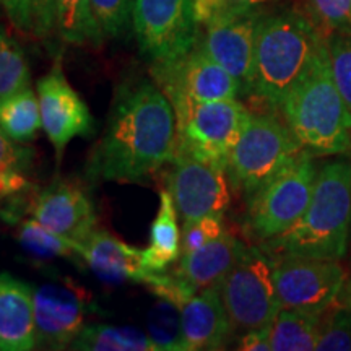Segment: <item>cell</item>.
<instances>
[{"instance_id": "obj_1", "label": "cell", "mask_w": 351, "mask_h": 351, "mask_svg": "<svg viewBox=\"0 0 351 351\" xmlns=\"http://www.w3.org/2000/svg\"><path fill=\"white\" fill-rule=\"evenodd\" d=\"M178 156V119L173 103L155 80L122 83L108 125L88 158L93 182H138Z\"/></svg>"}, {"instance_id": "obj_2", "label": "cell", "mask_w": 351, "mask_h": 351, "mask_svg": "<svg viewBox=\"0 0 351 351\" xmlns=\"http://www.w3.org/2000/svg\"><path fill=\"white\" fill-rule=\"evenodd\" d=\"M351 243V158L328 160L317 169L313 199L296 225L261 244L269 256L343 261Z\"/></svg>"}, {"instance_id": "obj_3", "label": "cell", "mask_w": 351, "mask_h": 351, "mask_svg": "<svg viewBox=\"0 0 351 351\" xmlns=\"http://www.w3.org/2000/svg\"><path fill=\"white\" fill-rule=\"evenodd\" d=\"M278 109L311 155L340 156L351 152V112L333 80L327 38Z\"/></svg>"}, {"instance_id": "obj_4", "label": "cell", "mask_w": 351, "mask_h": 351, "mask_svg": "<svg viewBox=\"0 0 351 351\" xmlns=\"http://www.w3.org/2000/svg\"><path fill=\"white\" fill-rule=\"evenodd\" d=\"M326 34L302 13L282 10L262 13L257 25L252 82L249 96L278 109L300 80Z\"/></svg>"}, {"instance_id": "obj_5", "label": "cell", "mask_w": 351, "mask_h": 351, "mask_svg": "<svg viewBox=\"0 0 351 351\" xmlns=\"http://www.w3.org/2000/svg\"><path fill=\"white\" fill-rule=\"evenodd\" d=\"M302 150L283 117L251 111L226 166L232 192L247 202Z\"/></svg>"}, {"instance_id": "obj_6", "label": "cell", "mask_w": 351, "mask_h": 351, "mask_svg": "<svg viewBox=\"0 0 351 351\" xmlns=\"http://www.w3.org/2000/svg\"><path fill=\"white\" fill-rule=\"evenodd\" d=\"M314 158L302 150L245 202L243 230L251 243L261 245L300 221L309 207L317 179L319 166Z\"/></svg>"}, {"instance_id": "obj_7", "label": "cell", "mask_w": 351, "mask_h": 351, "mask_svg": "<svg viewBox=\"0 0 351 351\" xmlns=\"http://www.w3.org/2000/svg\"><path fill=\"white\" fill-rule=\"evenodd\" d=\"M174 111L178 119V155L226 171L232 148L251 114L245 104L238 98L215 99L184 104Z\"/></svg>"}, {"instance_id": "obj_8", "label": "cell", "mask_w": 351, "mask_h": 351, "mask_svg": "<svg viewBox=\"0 0 351 351\" xmlns=\"http://www.w3.org/2000/svg\"><path fill=\"white\" fill-rule=\"evenodd\" d=\"M219 291L236 332L270 326L282 309L274 280V258L257 244L244 245L219 283Z\"/></svg>"}, {"instance_id": "obj_9", "label": "cell", "mask_w": 351, "mask_h": 351, "mask_svg": "<svg viewBox=\"0 0 351 351\" xmlns=\"http://www.w3.org/2000/svg\"><path fill=\"white\" fill-rule=\"evenodd\" d=\"M150 75L174 109L189 103L234 99L243 96L239 82L210 57L199 44L186 54L153 62Z\"/></svg>"}, {"instance_id": "obj_10", "label": "cell", "mask_w": 351, "mask_h": 351, "mask_svg": "<svg viewBox=\"0 0 351 351\" xmlns=\"http://www.w3.org/2000/svg\"><path fill=\"white\" fill-rule=\"evenodd\" d=\"M138 47L150 62H161L194 49L199 39L194 0H134Z\"/></svg>"}, {"instance_id": "obj_11", "label": "cell", "mask_w": 351, "mask_h": 351, "mask_svg": "<svg viewBox=\"0 0 351 351\" xmlns=\"http://www.w3.org/2000/svg\"><path fill=\"white\" fill-rule=\"evenodd\" d=\"M282 307L324 314L339 301L346 282L340 261L298 256H270Z\"/></svg>"}, {"instance_id": "obj_12", "label": "cell", "mask_w": 351, "mask_h": 351, "mask_svg": "<svg viewBox=\"0 0 351 351\" xmlns=\"http://www.w3.org/2000/svg\"><path fill=\"white\" fill-rule=\"evenodd\" d=\"M165 181L182 225L207 215L225 213L231 204L232 189L226 171L191 156H176Z\"/></svg>"}, {"instance_id": "obj_13", "label": "cell", "mask_w": 351, "mask_h": 351, "mask_svg": "<svg viewBox=\"0 0 351 351\" xmlns=\"http://www.w3.org/2000/svg\"><path fill=\"white\" fill-rule=\"evenodd\" d=\"M263 12H228L213 16L204 25L197 44L226 69L243 88V96L251 93L254 49L257 25Z\"/></svg>"}, {"instance_id": "obj_14", "label": "cell", "mask_w": 351, "mask_h": 351, "mask_svg": "<svg viewBox=\"0 0 351 351\" xmlns=\"http://www.w3.org/2000/svg\"><path fill=\"white\" fill-rule=\"evenodd\" d=\"M36 93L43 129L54 147L57 161H60L73 138L91 137L95 134V119L85 101L65 78L60 62H56L49 73L39 78Z\"/></svg>"}, {"instance_id": "obj_15", "label": "cell", "mask_w": 351, "mask_h": 351, "mask_svg": "<svg viewBox=\"0 0 351 351\" xmlns=\"http://www.w3.org/2000/svg\"><path fill=\"white\" fill-rule=\"evenodd\" d=\"M85 293L69 283H46L34 289L36 350L70 348L86 326Z\"/></svg>"}, {"instance_id": "obj_16", "label": "cell", "mask_w": 351, "mask_h": 351, "mask_svg": "<svg viewBox=\"0 0 351 351\" xmlns=\"http://www.w3.org/2000/svg\"><path fill=\"white\" fill-rule=\"evenodd\" d=\"M29 215L43 226L77 243L90 234L98 223L93 200L88 192L78 184L64 179H56L38 192Z\"/></svg>"}, {"instance_id": "obj_17", "label": "cell", "mask_w": 351, "mask_h": 351, "mask_svg": "<svg viewBox=\"0 0 351 351\" xmlns=\"http://www.w3.org/2000/svg\"><path fill=\"white\" fill-rule=\"evenodd\" d=\"M184 351H215L230 345L236 328L223 302L219 283L200 289L181 306Z\"/></svg>"}, {"instance_id": "obj_18", "label": "cell", "mask_w": 351, "mask_h": 351, "mask_svg": "<svg viewBox=\"0 0 351 351\" xmlns=\"http://www.w3.org/2000/svg\"><path fill=\"white\" fill-rule=\"evenodd\" d=\"M78 257L86 263L88 269L108 282L129 280L152 288L160 276L143 267L142 249H135L98 226L78 241Z\"/></svg>"}, {"instance_id": "obj_19", "label": "cell", "mask_w": 351, "mask_h": 351, "mask_svg": "<svg viewBox=\"0 0 351 351\" xmlns=\"http://www.w3.org/2000/svg\"><path fill=\"white\" fill-rule=\"evenodd\" d=\"M244 245V241H241L234 232L226 230L218 239L204 247L182 254L178 265L171 269V271L187 300L200 289L221 283V280L238 261Z\"/></svg>"}, {"instance_id": "obj_20", "label": "cell", "mask_w": 351, "mask_h": 351, "mask_svg": "<svg viewBox=\"0 0 351 351\" xmlns=\"http://www.w3.org/2000/svg\"><path fill=\"white\" fill-rule=\"evenodd\" d=\"M0 350H36L34 289L8 271L0 276Z\"/></svg>"}, {"instance_id": "obj_21", "label": "cell", "mask_w": 351, "mask_h": 351, "mask_svg": "<svg viewBox=\"0 0 351 351\" xmlns=\"http://www.w3.org/2000/svg\"><path fill=\"white\" fill-rule=\"evenodd\" d=\"M178 210L168 189L160 192V208L150 230V245L142 249V263L148 271L163 274L182 256Z\"/></svg>"}, {"instance_id": "obj_22", "label": "cell", "mask_w": 351, "mask_h": 351, "mask_svg": "<svg viewBox=\"0 0 351 351\" xmlns=\"http://www.w3.org/2000/svg\"><path fill=\"white\" fill-rule=\"evenodd\" d=\"M78 351H160L150 335L135 327L86 324L72 341Z\"/></svg>"}, {"instance_id": "obj_23", "label": "cell", "mask_w": 351, "mask_h": 351, "mask_svg": "<svg viewBox=\"0 0 351 351\" xmlns=\"http://www.w3.org/2000/svg\"><path fill=\"white\" fill-rule=\"evenodd\" d=\"M322 314L282 307L271 324V351L317 350Z\"/></svg>"}, {"instance_id": "obj_24", "label": "cell", "mask_w": 351, "mask_h": 351, "mask_svg": "<svg viewBox=\"0 0 351 351\" xmlns=\"http://www.w3.org/2000/svg\"><path fill=\"white\" fill-rule=\"evenodd\" d=\"M41 127L39 98L32 86L0 103V134L15 142L26 143L36 138Z\"/></svg>"}, {"instance_id": "obj_25", "label": "cell", "mask_w": 351, "mask_h": 351, "mask_svg": "<svg viewBox=\"0 0 351 351\" xmlns=\"http://www.w3.org/2000/svg\"><path fill=\"white\" fill-rule=\"evenodd\" d=\"M57 33L73 46L99 47L104 41L91 0H57Z\"/></svg>"}, {"instance_id": "obj_26", "label": "cell", "mask_w": 351, "mask_h": 351, "mask_svg": "<svg viewBox=\"0 0 351 351\" xmlns=\"http://www.w3.org/2000/svg\"><path fill=\"white\" fill-rule=\"evenodd\" d=\"M32 86L28 60L20 44L2 29L0 34V103Z\"/></svg>"}, {"instance_id": "obj_27", "label": "cell", "mask_w": 351, "mask_h": 351, "mask_svg": "<svg viewBox=\"0 0 351 351\" xmlns=\"http://www.w3.org/2000/svg\"><path fill=\"white\" fill-rule=\"evenodd\" d=\"M20 244L32 256L49 257H78V243L51 231L36 219H25L20 225Z\"/></svg>"}, {"instance_id": "obj_28", "label": "cell", "mask_w": 351, "mask_h": 351, "mask_svg": "<svg viewBox=\"0 0 351 351\" xmlns=\"http://www.w3.org/2000/svg\"><path fill=\"white\" fill-rule=\"evenodd\" d=\"M148 335L160 351H184L181 307L160 298L148 320Z\"/></svg>"}, {"instance_id": "obj_29", "label": "cell", "mask_w": 351, "mask_h": 351, "mask_svg": "<svg viewBox=\"0 0 351 351\" xmlns=\"http://www.w3.org/2000/svg\"><path fill=\"white\" fill-rule=\"evenodd\" d=\"M317 350H351V309L335 302L322 314L319 327Z\"/></svg>"}, {"instance_id": "obj_30", "label": "cell", "mask_w": 351, "mask_h": 351, "mask_svg": "<svg viewBox=\"0 0 351 351\" xmlns=\"http://www.w3.org/2000/svg\"><path fill=\"white\" fill-rule=\"evenodd\" d=\"M309 19L326 36L351 33V0H306Z\"/></svg>"}, {"instance_id": "obj_31", "label": "cell", "mask_w": 351, "mask_h": 351, "mask_svg": "<svg viewBox=\"0 0 351 351\" xmlns=\"http://www.w3.org/2000/svg\"><path fill=\"white\" fill-rule=\"evenodd\" d=\"M95 19L109 39H117L134 25V0H91Z\"/></svg>"}, {"instance_id": "obj_32", "label": "cell", "mask_w": 351, "mask_h": 351, "mask_svg": "<svg viewBox=\"0 0 351 351\" xmlns=\"http://www.w3.org/2000/svg\"><path fill=\"white\" fill-rule=\"evenodd\" d=\"M326 38L333 80L351 112V33H332Z\"/></svg>"}, {"instance_id": "obj_33", "label": "cell", "mask_w": 351, "mask_h": 351, "mask_svg": "<svg viewBox=\"0 0 351 351\" xmlns=\"http://www.w3.org/2000/svg\"><path fill=\"white\" fill-rule=\"evenodd\" d=\"M225 215H207L199 219H194L191 223H184L181 226V247L182 254H189L195 249L204 247L218 239L223 232L226 231L225 228Z\"/></svg>"}, {"instance_id": "obj_34", "label": "cell", "mask_w": 351, "mask_h": 351, "mask_svg": "<svg viewBox=\"0 0 351 351\" xmlns=\"http://www.w3.org/2000/svg\"><path fill=\"white\" fill-rule=\"evenodd\" d=\"M275 0H194L197 23L204 25L213 16L228 12H263Z\"/></svg>"}, {"instance_id": "obj_35", "label": "cell", "mask_w": 351, "mask_h": 351, "mask_svg": "<svg viewBox=\"0 0 351 351\" xmlns=\"http://www.w3.org/2000/svg\"><path fill=\"white\" fill-rule=\"evenodd\" d=\"M34 153L29 147H23L20 142L0 134V171H15L28 173L32 168Z\"/></svg>"}, {"instance_id": "obj_36", "label": "cell", "mask_w": 351, "mask_h": 351, "mask_svg": "<svg viewBox=\"0 0 351 351\" xmlns=\"http://www.w3.org/2000/svg\"><path fill=\"white\" fill-rule=\"evenodd\" d=\"M7 19L19 32L34 34V2L33 0H0Z\"/></svg>"}, {"instance_id": "obj_37", "label": "cell", "mask_w": 351, "mask_h": 351, "mask_svg": "<svg viewBox=\"0 0 351 351\" xmlns=\"http://www.w3.org/2000/svg\"><path fill=\"white\" fill-rule=\"evenodd\" d=\"M34 36L46 38L57 32V0H33Z\"/></svg>"}, {"instance_id": "obj_38", "label": "cell", "mask_w": 351, "mask_h": 351, "mask_svg": "<svg viewBox=\"0 0 351 351\" xmlns=\"http://www.w3.org/2000/svg\"><path fill=\"white\" fill-rule=\"evenodd\" d=\"M270 332H271V324L270 326L243 332L241 333L238 346H236V348L243 351H271Z\"/></svg>"}, {"instance_id": "obj_39", "label": "cell", "mask_w": 351, "mask_h": 351, "mask_svg": "<svg viewBox=\"0 0 351 351\" xmlns=\"http://www.w3.org/2000/svg\"><path fill=\"white\" fill-rule=\"evenodd\" d=\"M339 304L348 307L351 309V278H346V282L343 285V288H341V293L339 296Z\"/></svg>"}, {"instance_id": "obj_40", "label": "cell", "mask_w": 351, "mask_h": 351, "mask_svg": "<svg viewBox=\"0 0 351 351\" xmlns=\"http://www.w3.org/2000/svg\"><path fill=\"white\" fill-rule=\"evenodd\" d=\"M350 256H351V243H350Z\"/></svg>"}, {"instance_id": "obj_41", "label": "cell", "mask_w": 351, "mask_h": 351, "mask_svg": "<svg viewBox=\"0 0 351 351\" xmlns=\"http://www.w3.org/2000/svg\"><path fill=\"white\" fill-rule=\"evenodd\" d=\"M350 155H351V152H350Z\"/></svg>"}]
</instances>
